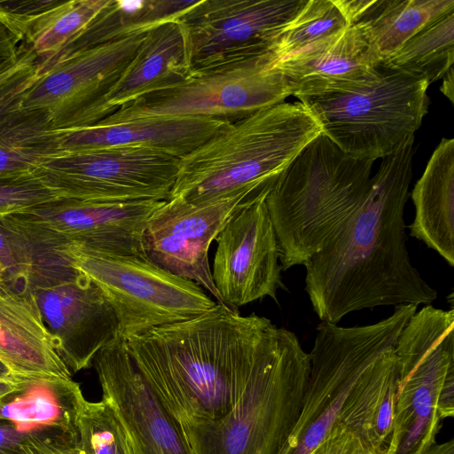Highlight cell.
<instances>
[{
	"instance_id": "obj_1",
	"label": "cell",
	"mask_w": 454,
	"mask_h": 454,
	"mask_svg": "<svg viewBox=\"0 0 454 454\" xmlns=\"http://www.w3.org/2000/svg\"><path fill=\"white\" fill-rule=\"evenodd\" d=\"M415 136L383 157L353 215L303 265L305 291L323 322L380 306L430 304L437 292L412 265L404 207L412 179Z\"/></svg>"
},
{
	"instance_id": "obj_2",
	"label": "cell",
	"mask_w": 454,
	"mask_h": 454,
	"mask_svg": "<svg viewBox=\"0 0 454 454\" xmlns=\"http://www.w3.org/2000/svg\"><path fill=\"white\" fill-rule=\"evenodd\" d=\"M217 303L204 314L126 340L138 371L179 424L222 418L235 405L273 326Z\"/></svg>"
},
{
	"instance_id": "obj_3",
	"label": "cell",
	"mask_w": 454,
	"mask_h": 454,
	"mask_svg": "<svg viewBox=\"0 0 454 454\" xmlns=\"http://www.w3.org/2000/svg\"><path fill=\"white\" fill-rule=\"evenodd\" d=\"M320 134L300 101L254 112L231 122L182 158L168 199L198 204L265 187Z\"/></svg>"
},
{
	"instance_id": "obj_4",
	"label": "cell",
	"mask_w": 454,
	"mask_h": 454,
	"mask_svg": "<svg viewBox=\"0 0 454 454\" xmlns=\"http://www.w3.org/2000/svg\"><path fill=\"white\" fill-rule=\"evenodd\" d=\"M373 163L321 133L279 174L265 202L282 270L303 265L353 215L370 189Z\"/></svg>"
},
{
	"instance_id": "obj_5",
	"label": "cell",
	"mask_w": 454,
	"mask_h": 454,
	"mask_svg": "<svg viewBox=\"0 0 454 454\" xmlns=\"http://www.w3.org/2000/svg\"><path fill=\"white\" fill-rule=\"evenodd\" d=\"M310 367L291 331L273 325L232 409L180 424L194 454H278L299 417Z\"/></svg>"
},
{
	"instance_id": "obj_6",
	"label": "cell",
	"mask_w": 454,
	"mask_h": 454,
	"mask_svg": "<svg viewBox=\"0 0 454 454\" xmlns=\"http://www.w3.org/2000/svg\"><path fill=\"white\" fill-rule=\"evenodd\" d=\"M417 309L397 305L387 317L366 325L344 327L322 321L317 326L300 414L278 454H309L336 423L363 432L355 388L372 364L397 340Z\"/></svg>"
},
{
	"instance_id": "obj_7",
	"label": "cell",
	"mask_w": 454,
	"mask_h": 454,
	"mask_svg": "<svg viewBox=\"0 0 454 454\" xmlns=\"http://www.w3.org/2000/svg\"><path fill=\"white\" fill-rule=\"evenodd\" d=\"M428 86L424 78L380 62L377 74L360 86L298 99L343 153L375 161L420 128Z\"/></svg>"
},
{
	"instance_id": "obj_8",
	"label": "cell",
	"mask_w": 454,
	"mask_h": 454,
	"mask_svg": "<svg viewBox=\"0 0 454 454\" xmlns=\"http://www.w3.org/2000/svg\"><path fill=\"white\" fill-rule=\"evenodd\" d=\"M51 255L67 261L103 292L125 340L152 329L195 318L214 301L192 280L174 275L145 258L69 247Z\"/></svg>"
},
{
	"instance_id": "obj_9",
	"label": "cell",
	"mask_w": 454,
	"mask_h": 454,
	"mask_svg": "<svg viewBox=\"0 0 454 454\" xmlns=\"http://www.w3.org/2000/svg\"><path fill=\"white\" fill-rule=\"evenodd\" d=\"M399 381L391 454H425L442 420L437 403L454 380V309L427 304L402 329L395 344Z\"/></svg>"
},
{
	"instance_id": "obj_10",
	"label": "cell",
	"mask_w": 454,
	"mask_h": 454,
	"mask_svg": "<svg viewBox=\"0 0 454 454\" xmlns=\"http://www.w3.org/2000/svg\"><path fill=\"white\" fill-rule=\"evenodd\" d=\"M307 0H196L178 19L189 76L234 68L270 55Z\"/></svg>"
},
{
	"instance_id": "obj_11",
	"label": "cell",
	"mask_w": 454,
	"mask_h": 454,
	"mask_svg": "<svg viewBox=\"0 0 454 454\" xmlns=\"http://www.w3.org/2000/svg\"><path fill=\"white\" fill-rule=\"evenodd\" d=\"M293 95L285 76L269 55L245 65L190 76L147 93L118 108L98 124L153 117H204L230 121L280 104Z\"/></svg>"
},
{
	"instance_id": "obj_12",
	"label": "cell",
	"mask_w": 454,
	"mask_h": 454,
	"mask_svg": "<svg viewBox=\"0 0 454 454\" xmlns=\"http://www.w3.org/2000/svg\"><path fill=\"white\" fill-rule=\"evenodd\" d=\"M180 159L134 146L62 150L34 175L60 197L94 201L166 200Z\"/></svg>"
},
{
	"instance_id": "obj_13",
	"label": "cell",
	"mask_w": 454,
	"mask_h": 454,
	"mask_svg": "<svg viewBox=\"0 0 454 454\" xmlns=\"http://www.w3.org/2000/svg\"><path fill=\"white\" fill-rule=\"evenodd\" d=\"M27 289L51 345L71 373L92 366L97 353L118 338V322L101 289L56 256L43 257Z\"/></svg>"
},
{
	"instance_id": "obj_14",
	"label": "cell",
	"mask_w": 454,
	"mask_h": 454,
	"mask_svg": "<svg viewBox=\"0 0 454 454\" xmlns=\"http://www.w3.org/2000/svg\"><path fill=\"white\" fill-rule=\"evenodd\" d=\"M163 202L59 197L6 216L27 235L42 256L77 247L145 258L143 232L151 215Z\"/></svg>"
},
{
	"instance_id": "obj_15",
	"label": "cell",
	"mask_w": 454,
	"mask_h": 454,
	"mask_svg": "<svg viewBox=\"0 0 454 454\" xmlns=\"http://www.w3.org/2000/svg\"><path fill=\"white\" fill-rule=\"evenodd\" d=\"M145 33L76 51L39 75L24 106L47 110L57 129L91 127L116 110L106 96L127 67Z\"/></svg>"
},
{
	"instance_id": "obj_16",
	"label": "cell",
	"mask_w": 454,
	"mask_h": 454,
	"mask_svg": "<svg viewBox=\"0 0 454 454\" xmlns=\"http://www.w3.org/2000/svg\"><path fill=\"white\" fill-rule=\"evenodd\" d=\"M262 188H247L202 203L170 198L149 217L142 237L145 257L160 268L192 280L223 304L214 285L208 250L228 221Z\"/></svg>"
},
{
	"instance_id": "obj_17",
	"label": "cell",
	"mask_w": 454,
	"mask_h": 454,
	"mask_svg": "<svg viewBox=\"0 0 454 454\" xmlns=\"http://www.w3.org/2000/svg\"><path fill=\"white\" fill-rule=\"evenodd\" d=\"M273 185V184H272ZM250 197L215 238L211 270L223 305L236 309L271 298L285 288L275 230L266 196L271 186Z\"/></svg>"
},
{
	"instance_id": "obj_18",
	"label": "cell",
	"mask_w": 454,
	"mask_h": 454,
	"mask_svg": "<svg viewBox=\"0 0 454 454\" xmlns=\"http://www.w3.org/2000/svg\"><path fill=\"white\" fill-rule=\"evenodd\" d=\"M92 366L103 400L119 416L135 454H194L180 424L153 392L118 337L101 348Z\"/></svg>"
},
{
	"instance_id": "obj_19",
	"label": "cell",
	"mask_w": 454,
	"mask_h": 454,
	"mask_svg": "<svg viewBox=\"0 0 454 454\" xmlns=\"http://www.w3.org/2000/svg\"><path fill=\"white\" fill-rule=\"evenodd\" d=\"M381 60L368 28L350 24L340 35L270 65L287 80L293 95H320L372 80Z\"/></svg>"
},
{
	"instance_id": "obj_20",
	"label": "cell",
	"mask_w": 454,
	"mask_h": 454,
	"mask_svg": "<svg viewBox=\"0 0 454 454\" xmlns=\"http://www.w3.org/2000/svg\"><path fill=\"white\" fill-rule=\"evenodd\" d=\"M37 77L35 61L0 85V176L34 174L62 151L60 133L50 113L24 106L26 93Z\"/></svg>"
},
{
	"instance_id": "obj_21",
	"label": "cell",
	"mask_w": 454,
	"mask_h": 454,
	"mask_svg": "<svg viewBox=\"0 0 454 454\" xmlns=\"http://www.w3.org/2000/svg\"><path fill=\"white\" fill-rule=\"evenodd\" d=\"M231 122L217 118L153 117L59 130L61 149L65 151L134 146L165 153L181 160Z\"/></svg>"
},
{
	"instance_id": "obj_22",
	"label": "cell",
	"mask_w": 454,
	"mask_h": 454,
	"mask_svg": "<svg viewBox=\"0 0 454 454\" xmlns=\"http://www.w3.org/2000/svg\"><path fill=\"white\" fill-rule=\"evenodd\" d=\"M0 360L17 376L72 380L27 288L0 282Z\"/></svg>"
},
{
	"instance_id": "obj_23",
	"label": "cell",
	"mask_w": 454,
	"mask_h": 454,
	"mask_svg": "<svg viewBox=\"0 0 454 454\" xmlns=\"http://www.w3.org/2000/svg\"><path fill=\"white\" fill-rule=\"evenodd\" d=\"M189 76L184 35L178 20L147 31L134 57L106 96L117 110L137 98L162 90Z\"/></svg>"
},
{
	"instance_id": "obj_24",
	"label": "cell",
	"mask_w": 454,
	"mask_h": 454,
	"mask_svg": "<svg viewBox=\"0 0 454 454\" xmlns=\"http://www.w3.org/2000/svg\"><path fill=\"white\" fill-rule=\"evenodd\" d=\"M410 235L454 266V139L442 138L411 192Z\"/></svg>"
},
{
	"instance_id": "obj_25",
	"label": "cell",
	"mask_w": 454,
	"mask_h": 454,
	"mask_svg": "<svg viewBox=\"0 0 454 454\" xmlns=\"http://www.w3.org/2000/svg\"><path fill=\"white\" fill-rule=\"evenodd\" d=\"M195 2L196 0H109L87 27L53 58L43 64H36L38 75L76 51L146 33L161 23L176 20Z\"/></svg>"
},
{
	"instance_id": "obj_26",
	"label": "cell",
	"mask_w": 454,
	"mask_h": 454,
	"mask_svg": "<svg viewBox=\"0 0 454 454\" xmlns=\"http://www.w3.org/2000/svg\"><path fill=\"white\" fill-rule=\"evenodd\" d=\"M454 7V0H366L354 23L367 28L382 61L430 20Z\"/></svg>"
},
{
	"instance_id": "obj_27",
	"label": "cell",
	"mask_w": 454,
	"mask_h": 454,
	"mask_svg": "<svg viewBox=\"0 0 454 454\" xmlns=\"http://www.w3.org/2000/svg\"><path fill=\"white\" fill-rule=\"evenodd\" d=\"M109 0H51L23 26L20 44L41 65L53 58L80 34Z\"/></svg>"
},
{
	"instance_id": "obj_28",
	"label": "cell",
	"mask_w": 454,
	"mask_h": 454,
	"mask_svg": "<svg viewBox=\"0 0 454 454\" xmlns=\"http://www.w3.org/2000/svg\"><path fill=\"white\" fill-rule=\"evenodd\" d=\"M381 63L422 77L429 85L442 79L454 64V7L430 20Z\"/></svg>"
},
{
	"instance_id": "obj_29",
	"label": "cell",
	"mask_w": 454,
	"mask_h": 454,
	"mask_svg": "<svg viewBox=\"0 0 454 454\" xmlns=\"http://www.w3.org/2000/svg\"><path fill=\"white\" fill-rule=\"evenodd\" d=\"M348 23L333 0H307L278 35L270 55V65L332 39Z\"/></svg>"
},
{
	"instance_id": "obj_30",
	"label": "cell",
	"mask_w": 454,
	"mask_h": 454,
	"mask_svg": "<svg viewBox=\"0 0 454 454\" xmlns=\"http://www.w3.org/2000/svg\"><path fill=\"white\" fill-rule=\"evenodd\" d=\"M77 427L80 454H135L121 420L103 399L83 402Z\"/></svg>"
},
{
	"instance_id": "obj_31",
	"label": "cell",
	"mask_w": 454,
	"mask_h": 454,
	"mask_svg": "<svg viewBox=\"0 0 454 454\" xmlns=\"http://www.w3.org/2000/svg\"><path fill=\"white\" fill-rule=\"evenodd\" d=\"M43 258L16 224L6 215L0 216V264L5 273L4 281L27 288L29 277Z\"/></svg>"
},
{
	"instance_id": "obj_32",
	"label": "cell",
	"mask_w": 454,
	"mask_h": 454,
	"mask_svg": "<svg viewBox=\"0 0 454 454\" xmlns=\"http://www.w3.org/2000/svg\"><path fill=\"white\" fill-rule=\"evenodd\" d=\"M59 197L34 174L0 176V216L17 213Z\"/></svg>"
},
{
	"instance_id": "obj_33",
	"label": "cell",
	"mask_w": 454,
	"mask_h": 454,
	"mask_svg": "<svg viewBox=\"0 0 454 454\" xmlns=\"http://www.w3.org/2000/svg\"><path fill=\"white\" fill-rule=\"evenodd\" d=\"M309 454H384L359 433L336 423Z\"/></svg>"
},
{
	"instance_id": "obj_34",
	"label": "cell",
	"mask_w": 454,
	"mask_h": 454,
	"mask_svg": "<svg viewBox=\"0 0 454 454\" xmlns=\"http://www.w3.org/2000/svg\"><path fill=\"white\" fill-rule=\"evenodd\" d=\"M0 454H39L5 419H0Z\"/></svg>"
},
{
	"instance_id": "obj_35",
	"label": "cell",
	"mask_w": 454,
	"mask_h": 454,
	"mask_svg": "<svg viewBox=\"0 0 454 454\" xmlns=\"http://www.w3.org/2000/svg\"><path fill=\"white\" fill-rule=\"evenodd\" d=\"M36 60L35 55L31 51L20 45L18 58L0 61V85L19 70Z\"/></svg>"
},
{
	"instance_id": "obj_36",
	"label": "cell",
	"mask_w": 454,
	"mask_h": 454,
	"mask_svg": "<svg viewBox=\"0 0 454 454\" xmlns=\"http://www.w3.org/2000/svg\"><path fill=\"white\" fill-rule=\"evenodd\" d=\"M20 55L18 37L0 21V61L16 59Z\"/></svg>"
},
{
	"instance_id": "obj_37",
	"label": "cell",
	"mask_w": 454,
	"mask_h": 454,
	"mask_svg": "<svg viewBox=\"0 0 454 454\" xmlns=\"http://www.w3.org/2000/svg\"><path fill=\"white\" fill-rule=\"evenodd\" d=\"M453 67H451L447 74L442 77V83L440 90L447 98L453 104V91H454V75Z\"/></svg>"
},
{
	"instance_id": "obj_38",
	"label": "cell",
	"mask_w": 454,
	"mask_h": 454,
	"mask_svg": "<svg viewBox=\"0 0 454 454\" xmlns=\"http://www.w3.org/2000/svg\"><path fill=\"white\" fill-rule=\"evenodd\" d=\"M27 379L33 378L0 379V397L17 389Z\"/></svg>"
},
{
	"instance_id": "obj_39",
	"label": "cell",
	"mask_w": 454,
	"mask_h": 454,
	"mask_svg": "<svg viewBox=\"0 0 454 454\" xmlns=\"http://www.w3.org/2000/svg\"><path fill=\"white\" fill-rule=\"evenodd\" d=\"M425 454H454V441L440 445L434 444Z\"/></svg>"
},
{
	"instance_id": "obj_40",
	"label": "cell",
	"mask_w": 454,
	"mask_h": 454,
	"mask_svg": "<svg viewBox=\"0 0 454 454\" xmlns=\"http://www.w3.org/2000/svg\"><path fill=\"white\" fill-rule=\"evenodd\" d=\"M26 378L13 374L12 371L0 360V379Z\"/></svg>"
},
{
	"instance_id": "obj_41",
	"label": "cell",
	"mask_w": 454,
	"mask_h": 454,
	"mask_svg": "<svg viewBox=\"0 0 454 454\" xmlns=\"http://www.w3.org/2000/svg\"><path fill=\"white\" fill-rule=\"evenodd\" d=\"M5 279V273L3 269V267L0 264V282L4 281Z\"/></svg>"
}]
</instances>
